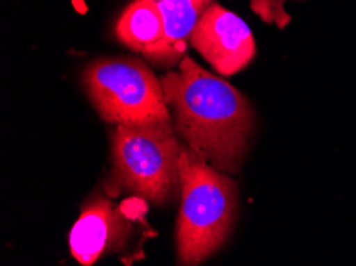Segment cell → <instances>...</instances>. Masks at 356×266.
Wrapping results in <instances>:
<instances>
[{"label": "cell", "instance_id": "obj_1", "mask_svg": "<svg viewBox=\"0 0 356 266\" xmlns=\"http://www.w3.org/2000/svg\"><path fill=\"white\" fill-rule=\"evenodd\" d=\"M160 81L184 145L216 169L238 172L254 133V110L248 97L187 54Z\"/></svg>", "mask_w": 356, "mask_h": 266}, {"label": "cell", "instance_id": "obj_2", "mask_svg": "<svg viewBox=\"0 0 356 266\" xmlns=\"http://www.w3.org/2000/svg\"><path fill=\"white\" fill-rule=\"evenodd\" d=\"M238 210L235 182L188 147L181 155V209L176 228L177 258L198 266L227 241Z\"/></svg>", "mask_w": 356, "mask_h": 266}, {"label": "cell", "instance_id": "obj_3", "mask_svg": "<svg viewBox=\"0 0 356 266\" xmlns=\"http://www.w3.org/2000/svg\"><path fill=\"white\" fill-rule=\"evenodd\" d=\"M111 144L112 174L106 182L109 197L129 192L161 206L181 193V155L186 145L175 124H117Z\"/></svg>", "mask_w": 356, "mask_h": 266}, {"label": "cell", "instance_id": "obj_4", "mask_svg": "<svg viewBox=\"0 0 356 266\" xmlns=\"http://www.w3.org/2000/svg\"><path fill=\"white\" fill-rule=\"evenodd\" d=\"M82 83L98 115L114 126L172 124L161 81L141 59H96L85 67Z\"/></svg>", "mask_w": 356, "mask_h": 266}, {"label": "cell", "instance_id": "obj_5", "mask_svg": "<svg viewBox=\"0 0 356 266\" xmlns=\"http://www.w3.org/2000/svg\"><path fill=\"white\" fill-rule=\"evenodd\" d=\"M145 209L144 199L138 197L117 204L109 194H95L69 235L72 257L82 266H91L104 255L127 251L138 236H144Z\"/></svg>", "mask_w": 356, "mask_h": 266}, {"label": "cell", "instance_id": "obj_6", "mask_svg": "<svg viewBox=\"0 0 356 266\" xmlns=\"http://www.w3.org/2000/svg\"><path fill=\"white\" fill-rule=\"evenodd\" d=\"M188 45L222 77L245 70L256 56V39L250 26L216 2L198 19Z\"/></svg>", "mask_w": 356, "mask_h": 266}, {"label": "cell", "instance_id": "obj_7", "mask_svg": "<svg viewBox=\"0 0 356 266\" xmlns=\"http://www.w3.org/2000/svg\"><path fill=\"white\" fill-rule=\"evenodd\" d=\"M115 35L129 50L155 63L165 42V21L155 0H133L115 24Z\"/></svg>", "mask_w": 356, "mask_h": 266}, {"label": "cell", "instance_id": "obj_8", "mask_svg": "<svg viewBox=\"0 0 356 266\" xmlns=\"http://www.w3.org/2000/svg\"><path fill=\"white\" fill-rule=\"evenodd\" d=\"M165 21V42L154 66L172 70L186 56L198 19L214 0H155Z\"/></svg>", "mask_w": 356, "mask_h": 266}, {"label": "cell", "instance_id": "obj_9", "mask_svg": "<svg viewBox=\"0 0 356 266\" xmlns=\"http://www.w3.org/2000/svg\"><path fill=\"white\" fill-rule=\"evenodd\" d=\"M286 2L289 0H250V5L264 23L284 29L291 23V15L284 10Z\"/></svg>", "mask_w": 356, "mask_h": 266}]
</instances>
